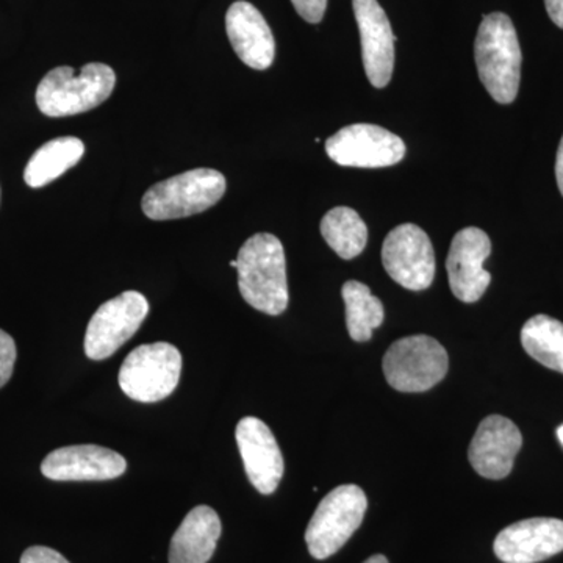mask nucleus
Instances as JSON below:
<instances>
[{
  "instance_id": "f257e3e1",
  "label": "nucleus",
  "mask_w": 563,
  "mask_h": 563,
  "mask_svg": "<svg viewBox=\"0 0 563 563\" xmlns=\"http://www.w3.org/2000/svg\"><path fill=\"white\" fill-rule=\"evenodd\" d=\"M239 288L244 301L258 312L277 317L290 301L287 261L280 240L257 233L243 244L236 258Z\"/></svg>"
},
{
  "instance_id": "f03ea898",
  "label": "nucleus",
  "mask_w": 563,
  "mask_h": 563,
  "mask_svg": "<svg viewBox=\"0 0 563 563\" xmlns=\"http://www.w3.org/2000/svg\"><path fill=\"white\" fill-rule=\"evenodd\" d=\"M477 73L488 95L499 103H512L520 90L521 47L507 14L484 16L474 43Z\"/></svg>"
},
{
  "instance_id": "7ed1b4c3",
  "label": "nucleus",
  "mask_w": 563,
  "mask_h": 563,
  "mask_svg": "<svg viewBox=\"0 0 563 563\" xmlns=\"http://www.w3.org/2000/svg\"><path fill=\"white\" fill-rule=\"evenodd\" d=\"M117 85V74L103 63H88L76 73L69 66L52 69L36 88V106L49 118L74 117L101 106Z\"/></svg>"
},
{
  "instance_id": "20e7f679",
  "label": "nucleus",
  "mask_w": 563,
  "mask_h": 563,
  "mask_svg": "<svg viewBox=\"0 0 563 563\" xmlns=\"http://www.w3.org/2000/svg\"><path fill=\"white\" fill-rule=\"evenodd\" d=\"M228 181L220 172L198 168L158 181L143 196L141 209L150 220L168 221L211 209L224 196Z\"/></svg>"
},
{
  "instance_id": "39448f33",
  "label": "nucleus",
  "mask_w": 563,
  "mask_h": 563,
  "mask_svg": "<svg viewBox=\"0 0 563 563\" xmlns=\"http://www.w3.org/2000/svg\"><path fill=\"white\" fill-rule=\"evenodd\" d=\"M368 499L357 485L333 488L314 510L307 526L306 543L318 561L331 558L342 550L347 540L361 528Z\"/></svg>"
},
{
  "instance_id": "423d86ee",
  "label": "nucleus",
  "mask_w": 563,
  "mask_h": 563,
  "mask_svg": "<svg viewBox=\"0 0 563 563\" xmlns=\"http://www.w3.org/2000/svg\"><path fill=\"white\" fill-rule=\"evenodd\" d=\"M383 366L385 379L395 390L422 393L442 383L450 368V357L432 336H404L388 347Z\"/></svg>"
},
{
  "instance_id": "0eeeda50",
  "label": "nucleus",
  "mask_w": 563,
  "mask_h": 563,
  "mask_svg": "<svg viewBox=\"0 0 563 563\" xmlns=\"http://www.w3.org/2000/svg\"><path fill=\"white\" fill-rule=\"evenodd\" d=\"M181 373V355L173 344H141L125 357L120 369V387L133 401L158 402L168 398Z\"/></svg>"
},
{
  "instance_id": "6e6552de",
  "label": "nucleus",
  "mask_w": 563,
  "mask_h": 563,
  "mask_svg": "<svg viewBox=\"0 0 563 563\" xmlns=\"http://www.w3.org/2000/svg\"><path fill=\"white\" fill-rule=\"evenodd\" d=\"M150 314V302L139 291H124L102 303L92 314L85 333V354L91 361H106L139 332Z\"/></svg>"
},
{
  "instance_id": "1a4fd4ad",
  "label": "nucleus",
  "mask_w": 563,
  "mask_h": 563,
  "mask_svg": "<svg viewBox=\"0 0 563 563\" xmlns=\"http://www.w3.org/2000/svg\"><path fill=\"white\" fill-rule=\"evenodd\" d=\"M383 263L388 276L407 290H428L435 277L431 239L417 224H401L388 233Z\"/></svg>"
},
{
  "instance_id": "9d476101",
  "label": "nucleus",
  "mask_w": 563,
  "mask_h": 563,
  "mask_svg": "<svg viewBox=\"0 0 563 563\" xmlns=\"http://www.w3.org/2000/svg\"><path fill=\"white\" fill-rule=\"evenodd\" d=\"M325 152L340 166L387 168L402 161L406 144L379 125L352 124L325 141Z\"/></svg>"
},
{
  "instance_id": "9b49d317",
  "label": "nucleus",
  "mask_w": 563,
  "mask_h": 563,
  "mask_svg": "<svg viewBox=\"0 0 563 563\" xmlns=\"http://www.w3.org/2000/svg\"><path fill=\"white\" fill-rule=\"evenodd\" d=\"M490 254L492 242L483 229L466 228L455 233L446 258L448 280L455 298L466 303L483 298L492 282L484 268Z\"/></svg>"
},
{
  "instance_id": "f8f14e48",
  "label": "nucleus",
  "mask_w": 563,
  "mask_h": 563,
  "mask_svg": "<svg viewBox=\"0 0 563 563\" xmlns=\"http://www.w3.org/2000/svg\"><path fill=\"white\" fill-rule=\"evenodd\" d=\"M521 446L523 435L515 422L501 415H490L474 433L468 450L470 463L485 479L501 481L512 472Z\"/></svg>"
},
{
  "instance_id": "ddd939ff",
  "label": "nucleus",
  "mask_w": 563,
  "mask_h": 563,
  "mask_svg": "<svg viewBox=\"0 0 563 563\" xmlns=\"http://www.w3.org/2000/svg\"><path fill=\"white\" fill-rule=\"evenodd\" d=\"M504 563H537L563 551V521L558 518H529L507 526L493 543Z\"/></svg>"
},
{
  "instance_id": "4468645a",
  "label": "nucleus",
  "mask_w": 563,
  "mask_h": 563,
  "mask_svg": "<svg viewBox=\"0 0 563 563\" xmlns=\"http://www.w3.org/2000/svg\"><path fill=\"white\" fill-rule=\"evenodd\" d=\"M125 470L128 462L121 454L98 444L58 448L41 463V473L58 483L111 481L122 476Z\"/></svg>"
},
{
  "instance_id": "2eb2a0df",
  "label": "nucleus",
  "mask_w": 563,
  "mask_h": 563,
  "mask_svg": "<svg viewBox=\"0 0 563 563\" xmlns=\"http://www.w3.org/2000/svg\"><path fill=\"white\" fill-rule=\"evenodd\" d=\"M235 437L251 484L262 495H272L285 472L284 455L272 429L258 418L246 417L236 424Z\"/></svg>"
},
{
  "instance_id": "dca6fc26",
  "label": "nucleus",
  "mask_w": 563,
  "mask_h": 563,
  "mask_svg": "<svg viewBox=\"0 0 563 563\" xmlns=\"http://www.w3.org/2000/svg\"><path fill=\"white\" fill-rule=\"evenodd\" d=\"M362 40L363 66L373 87L390 84L395 69V35L377 0H352Z\"/></svg>"
},
{
  "instance_id": "f3484780",
  "label": "nucleus",
  "mask_w": 563,
  "mask_h": 563,
  "mask_svg": "<svg viewBox=\"0 0 563 563\" xmlns=\"http://www.w3.org/2000/svg\"><path fill=\"white\" fill-rule=\"evenodd\" d=\"M225 29L233 51L244 65L257 70L273 65L276 41L268 22L252 3L244 0L232 3L225 16Z\"/></svg>"
},
{
  "instance_id": "a211bd4d",
  "label": "nucleus",
  "mask_w": 563,
  "mask_h": 563,
  "mask_svg": "<svg viewBox=\"0 0 563 563\" xmlns=\"http://www.w3.org/2000/svg\"><path fill=\"white\" fill-rule=\"evenodd\" d=\"M221 520L209 506H198L173 536L169 563H207L221 537Z\"/></svg>"
},
{
  "instance_id": "6ab92c4d",
  "label": "nucleus",
  "mask_w": 563,
  "mask_h": 563,
  "mask_svg": "<svg viewBox=\"0 0 563 563\" xmlns=\"http://www.w3.org/2000/svg\"><path fill=\"white\" fill-rule=\"evenodd\" d=\"M85 154L84 141L76 136H62L43 144L25 166L24 180L29 187L41 188L57 180L76 166Z\"/></svg>"
},
{
  "instance_id": "aec40b11",
  "label": "nucleus",
  "mask_w": 563,
  "mask_h": 563,
  "mask_svg": "<svg viewBox=\"0 0 563 563\" xmlns=\"http://www.w3.org/2000/svg\"><path fill=\"white\" fill-rule=\"evenodd\" d=\"M322 239L343 261L358 257L368 242V229L357 211L335 207L321 221Z\"/></svg>"
},
{
  "instance_id": "412c9836",
  "label": "nucleus",
  "mask_w": 563,
  "mask_h": 563,
  "mask_svg": "<svg viewBox=\"0 0 563 563\" xmlns=\"http://www.w3.org/2000/svg\"><path fill=\"white\" fill-rule=\"evenodd\" d=\"M342 296L346 306V325L351 339L355 342H368L374 329L384 322V303L372 295L365 284L350 280L343 285Z\"/></svg>"
},
{
  "instance_id": "4be33fe9",
  "label": "nucleus",
  "mask_w": 563,
  "mask_h": 563,
  "mask_svg": "<svg viewBox=\"0 0 563 563\" xmlns=\"http://www.w3.org/2000/svg\"><path fill=\"white\" fill-rule=\"evenodd\" d=\"M521 344L533 361L563 374V322L536 314L521 329Z\"/></svg>"
},
{
  "instance_id": "5701e85b",
  "label": "nucleus",
  "mask_w": 563,
  "mask_h": 563,
  "mask_svg": "<svg viewBox=\"0 0 563 563\" xmlns=\"http://www.w3.org/2000/svg\"><path fill=\"white\" fill-rule=\"evenodd\" d=\"M16 355V343L9 333L0 329V388L9 384L11 376H13Z\"/></svg>"
},
{
  "instance_id": "b1692460",
  "label": "nucleus",
  "mask_w": 563,
  "mask_h": 563,
  "mask_svg": "<svg viewBox=\"0 0 563 563\" xmlns=\"http://www.w3.org/2000/svg\"><path fill=\"white\" fill-rule=\"evenodd\" d=\"M299 16L310 24H318L324 18L328 0H291Z\"/></svg>"
},
{
  "instance_id": "393cba45",
  "label": "nucleus",
  "mask_w": 563,
  "mask_h": 563,
  "mask_svg": "<svg viewBox=\"0 0 563 563\" xmlns=\"http://www.w3.org/2000/svg\"><path fill=\"white\" fill-rule=\"evenodd\" d=\"M21 563H69L65 555L47 547H32L22 554Z\"/></svg>"
},
{
  "instance_id": "a878e982",
  "label": "nucleus",
  "mask_w": 563,
  "mask_h": 563,
  "mask_svg": "<svg viewBox=\"0 0 563 563\" xmlns=\"http://www.w3.org/2000/svg\"><path fill=\"white\" fill-rule=\"evenodd\" d=\"M548 14L558 27L563 29V0H544Z\"/></svg>"
},
{
  "instance_id": "bb28decb",
  "label": "nucleus",
  "mask_w": 563,
  "mask_h": 563,
  "mask_svg": "<svg viewBox=\"0 0 563 563\" xmlns=\"http://www.w3.org/2000/svg\"><path fill=\"white\" fill-rule=\"evenodd\" d=\"M555 179L563 196V136L559 144L558 158H555Z\"/></svg>"
},
{
  "instance_id": "cd10ccee",
  "label": "nucleus",
  "mask_w": 563,
  "mask_h": 563,
  "mask_svg": "<svg viewBox=\"0 0 563 563\" xmlns=\"http://www.w3.org/2000/svg\"><path fill=\"white\" fill-rule=\"evenodd\" d=\"M363 563H388V559L385 558L383 554H376L373 555V558H369L368 561H365Z\"/></svg>"
},
{
  "instance_id": "c85d7f7f",
  "label": "nucleus",
  "mask_w": 563,
  "mask_h": 563,
  "mask_svg": "<svg viewBox=\"0 0 563 563\" xmlns=\"http://www.w3.org/2000/svg\"><path fill=\"white\" fill-rule=\"evenodd\" d=\"M558 439H559V442L562 443V446H563V424L562 426H559V429H558Z\"/></svg>"
},
{
  "instance_id": "c756f323",
  "label": "nucleus",
  "mask_w": 563,
  "mask_h": 563,
  "mask_svg": "<svg viewBox=\"0 0 563 563\" xmlns=\"http://www.w3.org/2000/svg\"><path fill=\"white\" fill-rule=\"evenodd\" d=\"M232 268H236V261H231Z\"/></svg>"
}]
</instances>
